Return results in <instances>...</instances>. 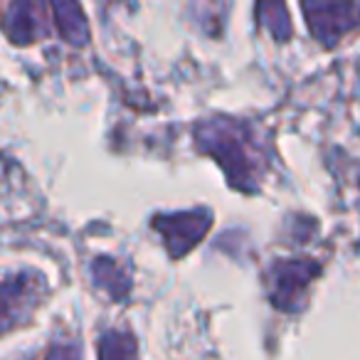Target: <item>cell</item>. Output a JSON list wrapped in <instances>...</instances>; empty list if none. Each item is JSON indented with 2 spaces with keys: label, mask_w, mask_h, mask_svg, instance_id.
I'll return each instance as SVG.
<instances>
[{
  "label": "cell",
  "mask_w": 360,
  "mask_h": 360,
  "mask_svg": "<svg viewBox=\"0 0 360 360\" xmlns=\"http://www.w3.org/2000/svg\"><path fill=\"white\" fill-rule=\"evenodd\" d=\"M200 139H202V143L210 150H215L217 158L225 163L232 180H250L255 163H252L250 150H247L250 148V146H247L250 139H247L245 131L232 124H220V121H217L215 126H205V129L200 131Z\"/></svg>",
  "instance_id": "1"
},
{
  "label": "cell",
  "mask_w": 360,
  "mask_h": 360,
  "mask_svg": "<svg viewBox=\"0 0 360 360\" xmlns=\"http://www.w3.org/2000/svg\"><path fill=\"white\" fill-rule=\"evenodd\" d=\"M306 18L316 37L330 45L358 20V11L348 0H306Z\"/></svg>",
  "instance_id": "2"
},
{
  "label": "cell",
  "mask_w": 360,
  "mask_h": 360,
  "mask_svg": "<svg viewBox=\"0 0 360 360\" xmlns=\"http://www.w3.org/2000/svg\"><path fill=\"white\" fill-rule=\"evenodd\" d=\"M158 230H163L165 240H168L170 255H186L210 227V217L205 212H188V215H173V217H160L155 222Z\"/></svg>",
  "instance_id": "3"
},
{
  "label": "cell",
  "mask_w": 360,
  "mask_h": 360,
  "mask_svg": "<svg viewBox=\"0 0 360 360\" xmlns=\"http://www.w3.org/2000/svg\"><path fill=\"white\" fill-rule=\"evenodd\" d=\"M316 264H306V262H291V264L276 266V304L289 309V301L296 299V291L304 289L316 274Z\"/></svg>",
  "instance_id": "4"
},
{
  "label": "cell",
  "mask_w": 360,
  "mask_h": 360,
  "mask_svg": "<svg viewBox=\"0 0 360 360\" xmlns=\"http://www.w3.org/2000/svg\"><path fill=\"white\" fill-rule=\"evenodd\" d=\"M20 281L22 279L0 286V330H8L13 323H18L15 319L25 314V301L30 299V294Z\"/></svg>",
  "instance_id": "5"
},
{
  "label": "cell",
  "mask_w": 360,
  "mask_h": 360,
  "mask_svg": "<svg viewBox=\"0 0 360 360\" xmlns=\"http://www.w3.org/2000/svg\"><path fill=\"white\" fill-rule=\"evenodd\" d=\"M259 13L264 25L271 27L276 37H281V40L289 37V15H286V8L281 0H262Z\"/></svg>",
  "instance_id": "6"
},
{
  "label": "cell",
  "mask_w": 360,
  "mask_h": 360,
  "mask_svg": "<svg viewBox=\"0 0 360 360\" xmlns=\"http://www.w3.org/2000/svg\"><path fill=\"white\" fill-rule=\"evenodd\" d=\"M0 173H3V165H0Z\"/></svg>",
  "instance_id": "7"
}]
</instances>
